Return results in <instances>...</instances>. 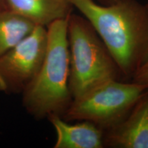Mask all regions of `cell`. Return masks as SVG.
<instances>
[{
	"label": "cell",
	"mask_w": 148,
	"mask_h": 148,
	"mask_svg": "<svg viewBox=\"0 0 148 148\" xmlns=\"http://www.w3.org/2000/svg\"><path fill=\"white\" fill-rule=\"evenodd\" d=\"M145 6L146 10H147V16H148V2L145 5Z\"/></svg>",
	"instance_id": "7c38bea8"
},
{
	"label": "cell",
	"mask_w": 148,
	"mask_h": 148,
	"mask_svg": "<svg viewBox=\"0 0 148 148\" xmlns=\"http://www.w3.org/2000/svg\"><path fill=\"white\" fill-rule=\"evenodd\" d=\"M70 54L69 86L77 98L107 81L123 76L104 42L84 16L71 12L68 17Z\"/></svg>",
	"instance_id": "3957f363"
},
{
	"label": "cell",
	"mask_w": 148,
	"mask_h": 148,
	"mask_svg": "<svg viewBox=\"0 0 148 148\" xmlns=\"http://www.w3.org/2000/svg\"><path fill=\"white\" fill-rule=\"evenodd\" d=\"M74 8L91 23L119 66L132 79L148 58V16L137 0L108 5L95 0H71Z\"/></svg>",
	"instance_id": "6da1fadb"
},
{
	"label": "cell",
	"mask_w": 148,
	"mask_h": 148,
	"mask_svg": "<svg viewBox=\"0 0 148 148\" xmlns=\"http://www.w3.org/2000/svg\"><path fill=\"white\" fill-rule=\"evenodd\" d=\"M56 133L54 148H102L103 129L93 123L82 121L70 124L60 116L53 115L48 118Z\"/></svg>",
	"instance_id": "52a82bcc"
},
{
	"label": "cell",
	"mask_w": 148,
	"mask_h": 148,
	"mask_svg": "<svg viewBox=\"0 0 148 148\" xmlns=\"http://www.w3.org/2000/svg\"><path fill=\"white\" fill-rule=\"evenodd\" d=\"M16 13L36 25L47 27L59 19L68 18L73 12L71 0H6Z\"/></svg>",
	"instance_id": "ba28073f"
},
{
	"label": "cell",
	"mask_w": 148,
	"mask_h": 148,
	"mask_svg": "<svg viewBox=\"0 0 148 148\" xmlns=\"http://www.w3.org/2000/svg\"><path fill=\"white\" fill-rule=\"evenodd\" d=\"M36 25L0 0V56L28 35Z\"/></svg>",
	"instance_id": "9c48e42d"
},
{
	"label": "cell",
	"mask_w": 148,
	"mask_h": 148,
	"mask_svg": "<svg viewBox=\"0 0 148 148\" xmlns=\"http://www.w3.org/2000/svg\"><path fill=\"white\" fill-rule=\"evenodd\" d=\"M104 147L148 148V88L124 119L103 133Z\"/></svg>",
	"instance_id": "8992f818"
},
{
	"label": "cell",
	"mask_w": 148,
	"mask_h": 148,
	"mask_svg": "<svg viewBox=\"0 0 148 148\" xmlns=\"http://www.w3.org/2000/svg\"><path fill=\"white\" fill-rule=\"evenodd\" d=\"M69 17V16H68ZM68 18L47 27V47L39 71L22 92V104L36 119L62 116L73 101L69 86Z\"/></svg>",
	"instance_id": "7a4b0ae2"
},
{
	"label": "cell",
	"mask_w": 148,
	"mask_h": 148,
	"mask_svg": "<svg viewBox=\"0 0 148 148\" xmlns=\"http://www.w3.org/2000/svg\"><path fill=\"white\" fill-rule=\"evenodd\" d=\"M47 47V27L36 25L0 56V91L22 93L39 71Z\"/></svg>",
	"instance_id": "5b68a950"
},
{
	"label": "cell",
	"mask_w": 148,
	"mask_h": 148,
	"mask_svg": "<svg viewBox=\"0 0 148 148\" xmlns=\"http://www.w3.org/2000/svg\"><path fill=\"white\" fill-rule=\"evenodd\" d=\"M147 88L132 82L107 81L73 99L61 117L90 121L104 131L124 119Z\"/></svg>",
	"instance_id": "277c9868"
},
{
	"label": "cell",
	"mask_w": 148,
	"mask_h": 148,
	"mask_svg": "<svg viewBox=\"0 0 148 148\" xmlns=\"http://www.w3.org/2000/svg\"><path fill=\"white\" fill-rule=\"evenodd\" d=\"M95 1L101 5H108L113 4V3L118 2V1H121V0H95Z\"/></svg>",
	"instance_id": "8fae6325"
},
{
	"label": "cell",
	"mask_w": 148,
	"mask_h": 148,
	"mask_svg": "<svg viewBox=\"0 0 148 148\" xmlns=\"http://www.w3.org/2000/svg\"><path fill=\"white\" fill-rule=\"evenodd\" d=\"M131 82L148 86V58L134 73Z\"/></svg>",
	"instance_id": "30bf717a"
}]
</instances>
